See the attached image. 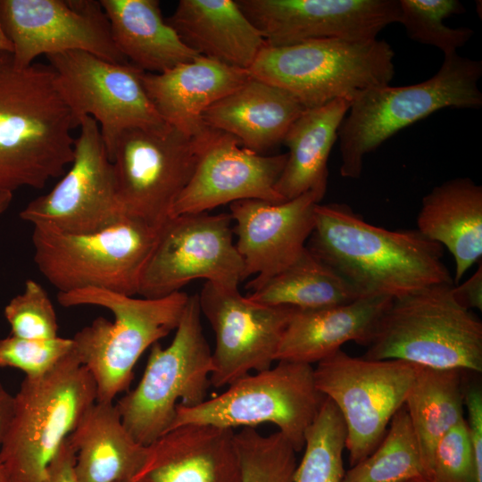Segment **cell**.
<instances>
[{"mask_svg": "<svg viewBox=\"0 0 482 482\" xmlns=\"http://www.w3.org/2000/svg\"><path fill=\"white\" fill-rule=\"evenodd\" d=\"M161 227L127 216L84 235L33 228L34 262L58 293L95 287L134 296Z\"/></svg>", "mask_w": 482, "mask_h": 482, "instance_id": "9c48e42d", "label": "cell"}, {"mask_svg": "<svg viewBox=\"0 0 482 482\" xmlns=\"http://www.w3.org/2000/svg\"><path fill=\"white\" fill-rule=\"evenodd\" d=\"M247 297L265 305L314 310L360 298L328 264L307 247L287 268L256 287Z\"/></svg>", "mask_w": 482, "mask_h": 482, "instance_id": "4dcf8cb0", "label": "cell"}, {"mask_svg": "<svg viewBox=\"0 0 482 482\" xmlns=\"http://www.w3.org/2000/svg\"><path fill=\"white\" fill-rule=\"evenodd\" d=\"M453 286L435 284L392 299L363 357L481 372L482 322L455 300Z\"/></svg>", "mask_w": 482, "mask_h": 482, "instance_id": "5b68a950", "label": "cell"}, {"mask_svg": "<svg viewBox=\"0 0 482 482\" xmlns=\"http://www.w3.org/2000/svg\"><path fill=\"white\" fill-rule=\"evenodd\" d=\"M201 315L198 295H189L171 343L151 346L139 383L115 404L140 445H149L170 428L179 403L193 407L206 399L213 363Z\"/></svg>", "mask_w": 482, "mask_h": 482, "instance_id": "ba28073f", "label": "cell"}, {"mask_svg": "<svg viewBox=\"0 0 482 482\" xmlns=\"http://www.w3.org/2000/svg\"><path fill=\"white\" fill-rule=\"evenodd\" d=\"M446 247L454 259V281L482 256V187L470 178L447 180L421 201L417 229Z\"/></svg>", "mask_w": 482, "mask_h": 482, "instance_id": "484cf974", "label": "cell"}, {"mask_svg": "<svg viewBox=\"0 0 482 482\" xmlns=\"http://www.w3.org/2000/svg\"><path fill=\"white\" fill-rule=\"evenodd\" d=\"M70 168L47 193L20 212L33 228L62 234L99 232L127 217L117 195L112 162L96 121L79 119Z\"/></svg>", "mask_w": 482, "mask_h": 482, "instance_id": "4fadbf2b", "label": "cell"}, {"mask_svg": "<svg viewBox=\"0 0 482 482\" xmlns=\"http://www.w3.org/2000/svg\"><path fill=\"white\" fill-rule=\"evenodd\" d=\"M414 482H430L428 480H420V481H414Z\"/></svg>", "mask_w": 482, "mask_h": 482, "instance_id": "7dc6e473", "label": "cell"}, {"mask_svg": "<svg viewBox=\"0 0 482 482\" xmlns=\"http://www.w3.org/2000/svg\"><path fill=\"white\" fill-rule=\"evenodd\" d=\"M13 194L9 192H0V215H2L11 205Z\"/></svg>", "mask_w": 482, "mask_h": 482, "instance_id": "7bdbcfd3", "label": "cell"}, {"mask_svg": "<svg viewBox=\"0 0 482 482\" xmlns=\"http://www.w3.org/2000/svg\"><path fill=\"white\" fill-rule=\"evenodd\" d=\"M250 77L247 70L202 55L162 73H141L147 96L164 122L189 136L206 132L205 111Z\"/></svg>", "mask_w": 482, "mask_h": 482, "instance_id": "7402d4cb", "label": "cell"}, {"mask_svg": "<svg viewBox=\"0 0 482 482\" xmlns=\"http://www.w3.org/2000/svg\"><path fill=\"white\" fill-rule=\"evenodd\" d=\"M126 482H142V481H139V480H129V481H126Z\"/></svg>", "mask_w": 482, "mask_h": 482, "instance_id": "bcb514c9", "label": "cell"}, {"mask_svg": "<svg viewBox=\"0 0 482 482\" xmlns=\"http://www.w3.org/2000/svg\"><path fill=\"white\" fill-rule=\"evenodd\" d=\"M0 482H9L4 468L0 461Z\"/></svg>", "mask_w": 482, "mask_h": 482, "instance_id": "f6af8a7d", "label": "cell"}, {"mask_svg": "<svg viewBox=\"0 0 482 482\" xmlns=\"http://www.w3.org/2000/svg\"><path fill=\"white\" fill-rule=\"evenodd\" d=\"M321 199L313 192L282 203L247 199L230 204L236 247L245 265L246 287H256L291 265L306 247Z\"/></svg>", "mask_w": 482, "mask_h": 482, "instance_id": "ffe728a7", "label": "cell"}, {"mask_svg": "<svg viewBox=\"0 0 482 482\" xmlns=\"http://www.w3.org/2000/svg\"><path fill=\"white\" fill-rule=\"evenodd\" d=\"M399 23L407 36L413 41L437 47L444 56L457 54L474 34L470 28H450L444 22L448 17L465 12L458 0H399Z\"/></svg>", "mask_w": 482, "mask_h": 482, "instance_id": "e575fe53", "label": "cell"}, {"mask_svg": "<svg viewBox=\"0 0 482 482\" xmlns=\"http://www.w3.org/2000/svg\"><path fill=\"white\" fill-rule=\"evenodd\" d=\"M420 365L353 357L342 349L313 368L316 387L338 409L351 466L369 456L403 405Z\"/></svg>", "mask_w": 482, "mask_h": 482, "instance_id": "7c38bea8", "label": "cell"}, {"mask_svg": "<svg viewBox=\"0 0 482 482\" xmlns=\"http://www.w3.org/2000/svg\"><path fill=\"white\" fill-rule=\"evenodd\" d=\"M462 372L420 366L404 402L429 481L436 444L464 419Z\"/></svg>", "mask_w": 482, "mask_h": 482, "instance_id": "f546056e", "label": "cell"}, {"mask_svg": "<svg viewBox=\"0 0 482 482\" xmlns=\"http://www.w3.org/2000/svg\"><path fill=\"white\" fill-rule=\"evenodd\" d=\"M188 297L178 291L160 298H137L95 287L58 293L64 307L99 306L114 316V321L95 319L72 337L76 354L96 383V402L112 403L128 391L137 362L177 328Z\"/></svg>", "mask_w": 482, "mask_h": 482, "instance_id": "3957f363", "label": "cell"}, {"mask_svg": "<svg viewBox=\"0 0 482 482\" xmlns=\"http://www.w3.org/2000/svg\"><path fill=\"white\" fill-rule=\"evenodd\" d=\"M395 52L385 40L320 39L265 46L250 75L290 94L305 109L389 85Z\"/></svg>", "mask_w": 482, "mask_h": 482, "instance_id": "52a82bcc", "label": "cell"}, {"mask_svg": "<svg viewBox=\"0 0 482 482\" xmlns=\"http://www.w3.org/2000/svg\"><path fill=\"white\" fill-rule=\"evenodd\" d=\"M15 399L0 382V448L7 436L14 415Z\"/></svg>", "mask_w": 482, "mask_h": 482, "instance_id": "b9f144b4", "label": "cell"}, {"mask_svg": "<svg viewBox=\"0 0 482 482\" xmlns=\"http://www.w3.org/2000/svg\"><path fill=\"white\" fill-rule=\"evenodd\" d=\"M428 480L404 405L393 416L377 448L345 473L343 482Z\"/></svg>", "mask_w": 482, "mask_h": 482, "instance_id": "1f68e13d", "label": "cell"}, {"mask_svg": "<svg viewBox=\"0 0 482 482\" xmlns=\"http://www.w3.org/2000/svg\"><path fill=\"white\" fill-rule=\"evenodd\" d=\"M453 294L455 300L463 307L482 310V262L476 271L462 284L453 286Z\"/></svg>", "mask_w": 482, "mask_h": 482, "instance_id": "60d3db41", "label": "cell"}, {"mask_svg": "<svg viewBox=\"0 0 482 482\" xmlns=\"http://www.w3.org/2000/svg\"><path fill=\"white\" fill-rule=\"evenodd\" d=\"M306 247L359 297L397 298L426 287L453 283L444 247L417 229L372 225L345 204H318Z\"/></svg>", "mask_w": 482, "mask_h": 482, "instance_id": "6da1fadb", "label": "cell"}, {"mask_svg": "<svg viewBox=\"0 0 482 482\" xmlns=\"http://www.w3.org/2000/svg\"><path fill=\"white\" fill-rule=\"evenodd\" d=\"M287 158V154L263 155L252 152L233 136L213 129L170 217L207 212L247 199L285 202L275 187Z\"/></svg>", "mask_w": 482, "mask_h": 482, "instance_id": "d6986e66", "label": "cell"}, {"mask_svg": "<svg viewBox=\"0 0 482 482\" xmlns=\"http://www.w3.org/2000/svg\"><path fill=\"white\" fill-rule=\"evenodd\" d=\"M0 21L15 64L40 55L82 51L113 63H129L117 49L100 1L0 0Z\"/></svg>", "mask_w": 482, "mask_h": 482, "instance_id": "2e32d148", "label": "cell"}, {"mask_svg": "<svg viewBox=\"0 0 482 482\" xmlns=\"http://www.w3.org/2000/svg\"><path fill=\"white\" fill-rule=\"evenodd\" d=\"M346 428L337 406L325 396L304 434L303 455L294 482H343Z\"/></svg>", "mask_w": 482, "mask_h": 482, "instance_id": "d6a6232c", "label": "cell"}, {"mask_svg": "<svg viewBox=\"0 0 482 482\" xmlns=\"http://www.w3.org/2000/svg\"><path fill=\"white\" fill-rule=\"evenodd\" d=\"M463 405L466 406L468 436L472 447L476 482H482V390L478 385L463 386Z\"/></svg>", "mask_w": 482, "mask_h": 482, "instance_id": "f35d334b", "label": "cell"}, {"mask_svg": "<svg viewBox=\"0 0 482 482\" xmlns=\"http://www.w3.org/2000/svg\"><path fill=\"white\" fill-rule=\"evenodd\" d=\"M79 127L49 64L20 67L0 52V192L43 188L62 176Z\"/></svg>", "mask_w": 482, "mask_h": 482, "instance_id": "7a4b0ae2", "label": "cell"}, {"mask_svg": "<svg viewBox=\"0 0 482 482\" xmlns=\"http://www.w3.org/2000/svg\"><path fill=\"white\" fill-rule=\"evenodd\" d=\"M58 88L76 117L93 118L109 157L120 136L132 129L164 124L131 63L108 62L82 51L46 56Z\"/></svg>", "mask_w": 482, "mask_h": 482, "instance_id": "9a60e30c", "label": "cell"}, {"mask_svg": "<svg viewBox=\"0 0 482 482\" xmlns=\"http://www.w3.org/2000/svg\"><path fill=\"white\" fill-rule=\"evenodd\" d=\"M305 108L283 89L250 77L233 92L209 107L204 122L236 137L257 154L283 139Z\"/></svg>", "mask_w": 482, "mask_h": 482, "instance_id": "cb8c5ba5", "label": "cell"}, {"mask_svg": "<svg viewBox=\"0 0 482 482\" xmlns=\"http://www.w3.org/2000/svg\"><path fill=\"white\" fill-rule=\"evenodd\" d=\"M393 298L360 297L337 306L295 309L281 337L276 362L318 363L350 341L368 345Z\"/></svg>", "mask_w": 482, "mask_h": 482, "instance_id": "603a6c76", "label": "cell"}, {"mask_svg": "<svg viewBox=\"0 0 482 482\" xmlns=\"http://www.w3.org/2000/svg\"><path fill=\"white\" fill-rule=\"evenodd\" d=\"M0 448L9 482H42L65 439L96 402V386L73 349L51 370L25 377Z\"/></svg>", "mask_w": 482, "mask_h": 482, "instance_id": "8992f818", "label": "cell"}, {"mask_svg": "<svg viewBox=\"0 0 482 482\" xmlns=\"http://www.w3.org/2000/svg\"><path fill=\"white\" fill-rule=\"evenodd\" d=\"M240 482H294L296 451L278 431L262 435L255 428L235 433Z\"/></svg>", "mask_w": 482, "mask_h": 482, "instance_id": "836d02e7", "label": "cell"}, {"mask_svg": "<svg viewBox=\"0 0 482 482\" xmlns=\"http://www.w3.org/2000/svg\"><path fill=\"white\" fill-rule=\"evenodd\" d=\"M0 52L12 53V45L5 35L0 21Z\"/></svg>", "mask_w": 482, "mask_h": 482, "instance_id": "ee69618b", "label": "cell"}, {"mask_svg": "<svg viewBox=\"0 0 482 482\" xmlns=\"http://www.w3.org/2000/svg\"><path fill=\"white\" fill-rule=\"evenodd\" d=\"M72 349V338L37 340L10 335L0 339V367L19 369L25 377H38L51 370Z\"/></svg>", "mask_w": 482, "mask_h": 482, "instance_id": "8d00e7d4", "label": "cell"}, {"mask_svg": "<svg viewBox=\"0 0 482 482\" xmlns=\"http://www.w3.org/2000/svg\"><path fill=\"white\" fill-rule=\"evenodd\" d=\"M212 131L189 136L166 123L123 132L111 161L126 215L160 228L192 178Z\"/></svg>", "mask_w": 482, "mask_h": 482, "instance_id": "8fae6325", "label": "cell"}, {"mask_svg": "<svg viewBox=\"0 0 482 482\" xmlns=\"http://www.w3.org/2000/svg\"><path fill=\"white\" fill-rule=\"evenodd\" d=\"M4 314L12 336L37 340L58 337L54 307L47 292L34 279L26 280L22 292L10 300Z\"/></svg>", "mask_w": 482, "mask_h": 482, "instance_id": "d590c367", "label": "cell"}, {"mask_svg": "<svg viewBox=\"0 0 482 482\" xmlns=\"http://www.w3.org/2000/svg\"><path fill=\"white\" fill-rule=\"evenodd\" d=\"M233 429L208 424L177 426L146 445L132 480L142 482H240Z\"/></svg>", "mask_w": 482, "mask_h": 482, "instance_id": "44dd1931", "label": "cell"}, {"mask_svg": "<svg viewBox=\"0 0 482 482\" xmlns=\"http://www.w3.org/2000/svg\"><path fill=\"white\" fill-rule=\"evenodd\" d=\"M324 398L312 365L278 361L274 367L235 380L222 394L195 406L179 403L170 429L189 423L233 430L271 423L299 452Z\"/></svg>", "mask_w": 482, "mask_h": 482, "instance_id": "30bf717a", "label": "cell"}, {"mask_svg": "<svg viewBox=\"0 0 482 482\" xmlns=\"http://www.w3.org/2000/svg\"><path fill=\"white\" fill-rule=\"evenodd\" d=\"M75 461L76 452L67 437L47 466L42 482H79Z\"/></svg>", "mask_w": 482, "mask_h": 482, "instance_id": "ab89813d", "label": "cell"}, {"mask_svg": "<svg viewBox=\"0 0 482 482\" xmlns=\"http://www.w3.org/2000/svg\"><path fill=\"white\" fill-rule=\"evenodd\" d=\"M430 482H476L473 452L465 418L436 444Z\"/></svg>", "mask_w": 482, "mask_h": 482, "instance_id": "74e56055", "label": "cell"}, {"mask_svg": "<svg viewBox=\"0 0 482 482\" xmlns=\"http://www.w3.org/2000/svg\"><path fill=\"white\" fill-rule=\"evenodd\" d=\"M68 439L79 482L132 480L146 456V446L131 436L112 403L96 402Z\"/></svg>", "mask_w": 482, "mask_h": 482, "instance_id": "f1b7e54d", "label": "cell"}, {"mask_svg": "<svg viewBox=\"0 0 482 482\" xmlns=\"http://www.w3.org/2000/svg\"><path fill=\"white\" fill-rule=\"evenodd\" d=\"M119 52L145 72L162 73L199 54L162 17L157 0H101Z\"/></svg>", "mask_w": 482, "mask_h": 482, "instance_id": "83f0119b", "label": "cell"}, {"mask_svg": "<svg viewBox=\"0 0 482 482\" xmlns=\"http://www.w3.org/2000/svg\"><path fill=\"white\" fill-rule=\"evenodd\" d=\"M482 62L445 56L430 79L404 87L363 90L353 98L338 131L343 178L358 179L365 156L401 129L445 108L478 109Z\"/></svg>", "mask_w": 482, "mask_h": 482, "instance_id": "277c9868", "label": "cell"}, {"mask_svg": "<svg viewBox=\"0 0 482 482\" xmlns=\"http://www.w3.org/2000/svg\"><path fill=\"white\" fill-rule=\"evenodd\" d=\"M352 99L340 98L305 109L287 132L288 153L275 189L284 201L313 192L322 200L327 191L328 161Z\"/></svg>", "mask_w": 482, "mask_h": 482, "instance_id": "4316f807", "label": "cell"}, {"mask_svg": "<svg viewBox=\"0 0 482 482\" xmlns=\"http://www.w3.org/2000/svg\"><path fill=\"white\" fill-rule=\"evenodd\" d=\"M229 213H188L170 217L143 271L137 295L160 298L204 278L237 287L245 278L244 261L233 242Z\"/></svg>", "mask_w": 482, "mask_h": 482, "instance_id": "5bb4252c", "label": "cell"}, {"mask_svg": "<svg viewBox=\"0 0 482 482\" xmlns=\"http://www.w3.org/2000/svg\"><path fill=\"white\" fill-rule=\"evenodd\" d=\"M167 22L199 55L247 70L266 46L233 0H180Z\"/></svg>", "mask_w": 482, "mask_h": 482, "instance_id": "d4e9b609", "label": "cell"}, {"mask_svg": "<svg viewBox=\"0 0 482 482\" xmlns=\"http://www.w3.org/2000/svg\"><path fill=\"white\" fill-rule=\"evenodd\" d=\"M266 46L320 39L366 41L399 22V0H237Z\"/></svg>", "mask_w": 482, "mask_h": 482, "instance_id": "ac0fdd59", "label": "cell"}, {"mask_svg": "<svg viewBox=\"0 0 482 482\" xmlns=\"http://www.w3.org/2000/svg\"><path fill=\"white\" fill-rule=\"evenodd\" d=\"M199 296L201 313L215 334L211 386L220 388L271 367L283 333L295 309L265 305L242 295L237 287L205 282Z\"/></svg>", "mask_w": 482, "mask_h": 482, "instance_id": "e0dca14e", "label": "cell"}]
</instances>
